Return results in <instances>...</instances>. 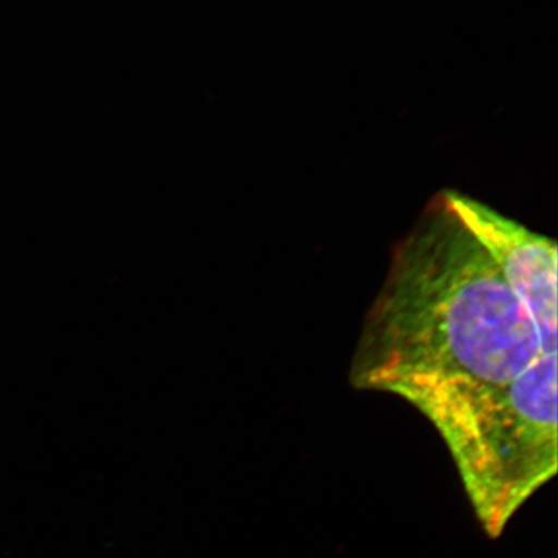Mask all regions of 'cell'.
<instances>
[{
    "mask_svg": "<svg viewBox=\"0 0 558 558\" xmlns=\"http://www.w3.org/2000/svg\"><path fill=\"white\" fill-rule=\"evenodd\" d=\"M445 197L525 306L542 354H557V243L453 191Z\"/></svg>",
    "mask_w": 558,
    "mask_h": 558,
    "instance_id": "cell-3",
    "label": "cell"
},
{
    "mask_svg": "<svg viewBox=\"0 0 558 558\" xmlns=\"http://www.w3.org/2000/svg\"><path fill=\"white\" fill-rule=\"evenodd\" d=\"M541 355L525 306L442 192L397 243L349 376L428 417L518 378Z\"/></svg>",
    "mask_w": 558,
    "mask_h": 558,
    "instance_id": "cell-1",
    "label": "cell"
},
{
    "mask_svg": "<svg viewBox=\"0 0 558 558\" xmlns=\"http://www.w3.org/2000/svg\"><path fill=\"white\" fill-rule=\"evenodd\" d=\"M486 532L498 536L557 472V354L428 417Z\"/></svg>",
    "mask_w": 558,
    "mask_h": 558,
    "instance_id": "cell-2",
    "label": "cell"
}]
</instances>
